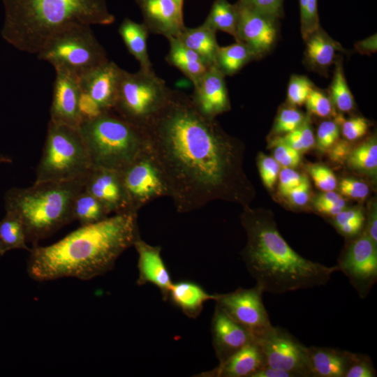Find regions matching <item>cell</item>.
I'll return each mask as SVG.
<instances>
[{"instance_id":"1","label":"cell","mask_w":377,"mask_h":377,"mask_svg":"<svg viewBox=\"0 0 377 377\" xmlns=\"http://www.w3.org/2000/svg\"><path fill=\"white\" fill-rule=\"evenodd\" d=\"M142 129L147 151L178 213L217 200L248 202L251 188L242 170V144L215 118L202 114L191 96L172 89Z\"/></svg>"},{"instance_id":"2","label":"cell","mask_w":377,"mask_h":377,"mask_svg":"<svg viewBox=\"0 0 377 377\" xmlns=\"http://www.w3.org/2000/svg\"><path fill=\"white\" fill-rule=\"evenodd\" d=\"M139 237L138 213L115 214L80 226L50 245L33 246L27 271L40 282L68 277L91 280L110 271Z\"/></svg>"},{"instance_id":"3","label":"cell","mask_w":377,"mask_h":377,"mask_svg":"<svg viewBox=\"0 0 377 377\" xmlns=\"http://www.w3.org/2000/svg\"><path fill=\"white\" fill-rule=\"evenodd\" d=\"M241 221L247 234L241 256L263 293L278 295L323 286L339 271L337 265L327 267L299 255L270 216L246 208Z\"/></svg>"},{"instance_id":"4","label":"cell","mask_w":377,"mask_h":377,"mask_svg":"<svg viewBox=\"0 0 377 377\" xmlns=\"http://www.w3.org/2000/svg\"><path fill=\"white\" fill-rule=\"evenodd\" d=\"M2 38L19 51L37 54L61 30L75 24L110 25L106 0H1Z\"/></svg>"},{"instance_id":"5","label":"cell","mask_w":377,"mask_h":377,"mask_svg":"<svg viewBox=\"0 0 377 377\" xmlns=\"http://www.w3.org/2000/svg\"><path fill=\"white\" fill-rule=\"evenodd\" d=\"M85 176L61 182H34L27 188H12L4 197L6 211L22 221L27 242L34 246L74 221L73 207L84 188Z\"/></svg>"},{"instance_id":"6","label":"cell","mask_w":377,"mask_h":377,"mask_svg":"<svg viewBox=\"0 0 377 377\" xmlns=\"http://www.w3.org/2000/svg\"><path fill=\"white\" fill-rule=\"evenodd\" d=\"M78 129L92 168L120 172L147 150L144 130L113 110L82 121Z\"/></svg>"},{"instance_id":"7","label":"cell","mask_w":377,"mask_h":377,"mask_svg":"<svg viewBox=\"0 0 377 377\" xmlns=\"http://www.w3.org/2000/svg\"><path fill=\"white\" fill-rule=\"evenodd\" d=\"M91 168L79 129L49 121L34 182L75 179L86 176Z\"/></svg>"},{"instance_id":"8","label":"cell","mask_w":377,"mask_h":377,"mask_svg":"<svg viewBox=\"0 0 377 377\" xmlns=\"http://www.w3.org/2000/svg\"><path fill=\"white\" fill-rule=\"evenodd\" d=\"M40 60L52 64L79 79L109 59L91 26L75 24L54 34L36 54Z\"/></svg>"},{"instance_id":"9","label":"cell","mask_w":377,"mask_h":377,"mask_svg":"<svg viewBox=\"0 0 377 377\" xmlns=\"http://www.w3.org/2000/svg\"><path fill=\"white\" fill-rule=\"evenodd\" d=\"M172 89L154 71L129 73L123 69L113 111L143 128L161 110Z\"/></svg>"},{"instance_id":"10","label":"cell","mask_w":377,"mask_h":377,"mask_svg":"<svg viewBox=\"0 0 377 377\" xmlns=\"http://www.w3.org/2000/svg\"><path fill=\"white\" fill-rule=\"evenodd\" d=\"M265 358L266 366L287 371L295 377H311L307 346L287 330L274 327L254 339Z\"/></svg>"},{"instance_id":"11","label":"cell","mask_w":377,"mask_h":377,"mask_svg":"<svg viewBox=\"0 0 377 377\" xmlns=\"http://www.w3.org/2000/svg\"><path fill=\"white\" fill-rule=\"evenodd\" d=\"M263 293L256 285L251 288H239L230 293L215 294L214 301L255 339L273 327L263 304Z\"/></svg>"},{"instance_id":"12","label":"cell","mask_w":377,"mask_h":377,"mask_svg":"<svg viewBox=\"0 0 377 377\" xmlns=\"http://www.w3.org/2000/svg\"><path fill=\"white\" fill-rule=\"evenodd\" d=\"M337 267L360 297L366 298L377 281V244L364 232L348 244Z\"/></svg>"},{"instance_id":"13","label":"cell","mask_w":377,"mask_h":377,"mask_svg":"<svg viewBox=\"0 0 377 377\" xmlns=\"http://www.w3.org/2000/svg\"><path fill=\"white\" fill-rule=\"evenodd\" d=\"M120 173L131 212L138 213L149 202L168 196L159 170L147 150Z\"/></svg>"},{"instance_id":"14","label":"cell","mask_w":377,"mask_h":377,"mask_svg":"<svg viewBox=\"0 0 377 377\" xmlns=\"http://www.w3.org/2000/svg\"><path fill=\"white\" fill-rule=\"evenodd\" d=\"M237 40L246 44L256 59L267 54L274 46L278 34V19L253 10L239 1Z\"/></svg>"},{"instance_id":"15","label":"cell","mask_w":377,"mask_h":377,"mask_svg":"<svg viewBox=\"0 0 377 377\" xmlns=\"http://www.w3.org/2000/svg\"><path fill=\"white\" fill-rule=\"evenodd\" d=\"M84 188L109 214L131 212L119 171L92 168L85 176Z\"/></svg>"},{"instance_id":"16","label":"cell","mask_w":377,"mask_h":377,"mask_svg":"<svg viewBox=\"0 0 377 377\" xmlns=\"http://www.w3.org/2000/svg\"><path fill=\"white\" fill-rule=\"evenodd\" d=\"M55 72L50 121L78 128L82 122L78 110L80 79L65 71Z\"/></svg>"},{"instance_id":"17","label":"cell","mask_w":377,"mask_h":377,"mask_svg":"<svg viewBox=\"0 0 377 377\" xmlns=\"http://www.w3.org/2000/svg\"><path fill=\"white\" fill-rule=\"evenodd\" d=\"M191 96L196 108L204 115L215 118L230 109L225 75L214 64L193 84Z\"/></svg>"},{"instance_id":"18","label":"cell","mask_w":377,"mask_h":377,"mask_svg":"<svg viewBox=\"0 0 377 377\" xmlns=\"http://www.w3.org/2000/svg\"><path fill=\"white\" fill-rule=\"evenodd\" d=\"M123 69L108 60L80 78V89L87 93L103 112L113 110Z\"/></svg>"},{"instance_id":"19","label":"cell","mask_w":377,"mask_h":377,"mask_svg":"<svg viewBox=\"0 0 377 377\" xmlns=\"http://www.w3.org/2000/svg\"><path fill=\"white\" fill-rule=\"evenodd\" d=\"M212 343L219 362L254 340L253 335L216 305L211 323Z\"/></svg>"},{"instance_id":"20","label":"cell","mask_w":377,"mask_h":377,"mask_svg":"<svg viewBox=\"0 0 377 377\" xmlns=\"http://www.w3.org/2000/svg\"><path fill=\"white\" fill-rule=\"evenodd\" d=\"M149 33L177 38L185 27L182 10L174 0H136Z\"/></svg>"},{"instance_id":"21","label":"cell","mask_w":377,"mask_h":377,"mask_svg":"<svg viewBox=\"0 0 377 377\" xmlns=\"http://www.w3.org/2000/svg\"><path fill=\"white\" fill-rule=\"evenodd\" d=\"M133 246L138 256L137 284H153L159 289L163 300L168 301L173 283L161 257V247L150 245L141 237L134 242Z\"/></svg>"},{"instance_id":"22","label":"cell","mask_w":377,"mask_h":377,"mask_svg":"<svg viewBox=\"0 0 377 377\" xmlns=\"http://www.w3.org/2000/svg\"><path fill=\"white\" fill-rule=\"evenodd\" d=\"M266 366L263 353L253 340L212 370L198 375L202 377H252Z\"/></svg>"},{"instance_id":"23","label":"cell","mask_w":377,"mask_h":377,"mask_svg":"<svg viewBox=\"0 0 377 377\" xmlns=\"http://www.w3.org/2000/svg\"><path fill=\"white\" fill-rule=\"evenodd\" d=\"M311 377H344L355 353L341 349L310 346L307 348Z\"/></svg>"},{"instance_id":"24","label":"cell","mask_w":377,"mask_h":377,"mask_svg":"<svg viewBox=\"0 0 377 377\" xmlns=\"http://www.w3.org/2000/svg\"><path fill=\"white\" fill-rule=\"evenodd\" d=\"M304 60L312 71L325 73L335 62L336 52L343 51L342 46L332 39L321 27L305 40Z\"/></svg>"},{"instance_id":"25","label":"cell","mask_w":377,"mask_h":377,"mask_svg":"<svg viewBox=\"0 0 377 377\" xmlns=\"http://www.w3.org/2000/svg\"><path fill=\"white\" fill-rule=\"evenodd\" d=\"M168 40L170 49L165 61L179 69L193 84H195L212 65L177 38L171 37Z\"/></svg>"},{"instance_id":"26","label":"cell","mask_w":377,"mask_h":377,"mask_svg":"<svg viewBox=\"0 0 377 377\" xmlns=\"http://www.w3.org/2000/svg\"><path fill=\"white\" fill-rule=\"evenodd\" d=\"M169 299L188 318H195L201 313L205 302L214 300L215 294H209L193 282L183 281L172 283Z\"/></svg>"},{"instance_id":"27","label":"cell","mask_w":377,"mask_h":377,"mask_svg":"<svg viewBox=\"0 0 377 377\" xmlns=\"http://www.w3.org/2000/svg\"><path fill=\"white\" fill-rule=\"evenodd\" d=\"M118 31L129 53L138 61L140 69L153 71L147 51V40L149 32L147 27L143 23L125 18Z\"/></svg>"},{"instance_id":"28","label":"cell","mask_w":377,"mask_h":377,"mask_svg":"<svg viewBox=\"0 0 377 377\" xmlns=\"http://www.w3.org/2000/svg\"><path fill=\"white\" fill-rule=\"evenodd\" d=\"M216 33V31L203 22L195 28L185 27L177 38L202 57L209 64L214 65L219 47Z\"/></svg>"},{"instance_id":"29","label":"cell","mask_w":377,"mask_h":377,"mask_svg":"<svg viewBox=\"0 0 377 377\" xmlns=\"http://www.w3.org/2000/svg\"><path fill=\"white\" fill-rule=\"evenodd\" d=\"M256 59L251 50L242 42L220 47L214 65L226 75H232L249 61Z\"/></svg>"},{"instance_id":"30","label":"cell","mask_w":377,"mask_h":377,"mask_svg":"<svg viewBox=\"0 0 377 377\" xmlns=\"http://www.w3.org/2000/svg\"><path fill=\"white\" fill-rule=\"evenodd\" d=\"M238 12L236 3L215 0L204 23L214 31H224L237 40Z\"/></svg>"},{"instance_id":"31","label":"cell","mask_w":377,"mask_h":377,"mask_svg":"<svg viewBox=\"0 0 377 377\" xmlns=\"http://www.w3.org/2000/svg\"><path fill=\"white\" fill-rule=\"evenodd\" d=\"M74 220L80 226L93 224L107 218L109 213L104 206L84 188L77 195L73 207Z\"/></svg>"},{"instance_id":"32","label":"cell","mask_w":377,"mask_h":377,"mask_svg":"<svg viewBox=\"0 0 377 377\" xmlns=\"http://www.w3.org/2000/svg\"><path fill=\"white\" fill-rule=\"evenodd\" d=\"M0 242L5 253L13 249L30 251L22 221L8 211L0 221Z\"/></svg>"},{"instance_id":"33","label":"cell","mask_w":377,"mask_h":377,"mask_svg":"<svg viewBox=\"0 0 377 377\" xmlns=\"http://www.w3.org/2000/svg\"><path fill=\"white\" fill-rule=\"evenodd\" d=\"M333 78L330 87V98L333 105L341 112L351 111L355 105L353 96L346 80L342 60L335 62Z\"/></svg>"},{"instance_id":"34","label":"cell","mask_w":377,"mask_h":377,"mask_svg":"<svg viewBox=\"0 0 377 377\" xmlns=\"http://www.w3.org/2000/svg\"><path fill=\"white\" fill-rule=\"evenodd\" d=\"M347 161L349 166L357 170L374 174L377 169V142L374 138L350 151Z\"/></svg>"},{"instance_id":"35","label":"cell","mask_w":377,"mask_h":377,"mask_svg":"<svg viewBox=\"0 0 377 377\" xmlns=\"http://www.w3.org/2000/svg\"><path fill=\"white\" fill-rule=\"evenodd\" d=\"M334 223L339 232L346 237H355L362 230L364 216L359 208L346 209L334 216Z\"/></svg>"},{"instance_id":"36","label":"cell","mask_w":377,"mask_h":377,"mask_svg":"<svg viewBox=\"0 0 377 377\" xmlns=\"http://www.w3.org/2000/svg\"><path fill=\"white\" fill-rule=\"evenodd\" d=\"M279 138L298 151L308 150L315 144L313 133L307 118L300 127Z\"/></svg>"},{"instance_id":"37","label":"cell","mask_w":377,"mask_h":377,"mask_svg":"<svg viewBox=\"0 0 377 377\" xmlns=\"http://www.w3.org/2000/svg\"><path fill=\"white\" fill-rule=\"evenodd\" d=\"M300 26L302 38L305 40L310 34L320 28L317 0H299Z\"/></svg>"},{"instance_id":"38","label":"cell","mask_w":377,"mask_h":377,"mask_svg":"<svg viewBox=\"0 0 377 377\" xmlns=\"http://www.w3.org/2000/svg\"><path fill=\"white\" fill-rule=\"evenodd\" d=\"M306 119L304 114L294 107L281 109L273 126L275 134H286L300 127Z\"/></svg>"},{"instance_id":"39","label":"cell","mask_w":377,"mask_h":377,"mask_svg":"<svg viewBox=\"0 0 377 377\" xmlns=\"http://www.w3.org/2000/svg\"><path fill=\"white\" fill-rule=\"evenodd\" d=\"M314 87L313 84L306 77L297 75H292L287 91L288 103L293 106L304 104L310 91Z\"/></svg>"},{"instance_id":"40","label":"cell","mask_w":377,"mask_h":377,"mask_svg":"<svg viewBox=\"0 0 377 377\" xmlns=\"http://www.w3.org/2000/svg\"><path fill=\"white\" fill-rule=\"evenodd\" d=\"M309 112L320 117H327L334 113V105L324 92L314 87L309 93L306 101Z\"/></svg>"},{"instance_id":"41","label":"cell","mask_w":377,"mask_h":377,"mask_svg":"<svg viewBox=\"0 0 377 377\" xmlns=\"http://www.w3.org/2000/svg\"><path fill=\"white\" fill-rule=\"evenodd\" d=\"M272 145L274 146V158L280 165L286 168H295L300 162V151L283 142L278 137L273 140Z\"/></svg>"},{"instance_id":"42","label":"cell","mask_w":377,"mask_h":377,"mask_svg":"<svg viewBox=\"0 0 377 377\" xmlns=\"http://www.w3.org/2000/svg\"><path fill=\"white\" fill-rule=\"evenodd\" d=\"M339 127L337 121H324L318 126L316 133L317 147L322 151L329 149L338 140Z\"/></svg>"},{"instance_id":"43","label":"cell","mask_w":377,"mask_h":377,"mask_svg":"<svg viewBox=\"0 0 377 377\" xmlns=\"http://www.w3.org/2000/svg\"><path fill=\"white\" fill-rule=\"evenodd\" d=\"M316 186L323 191H334L337 187V179L333 172L322 165H312L308 168Z\"/></svg>"},{"instance_id":"44","label":"cell","mask_w":377,"mask_h":377,"mask_svg":"<svg viewBox=\"0 0 377 377\" xmlns=\"http://www.w3.org/2000/svg\"><path fill=\"white\" fill-rule=\"evenodd\" d=\"M258 165L263 184L267 188H272L279 174L281 165L274 158L264 154L259 156Z\"/></svg>"},{"instance_id":"45","label":"cell","mask_w":377,"mask_h":377,"mask_svg":"<svg viewBox=\"0 0 377 377\" xmlns=\"http://www.w3.org/2000/svg\"><path fill=\"white\" fill-rule=\"evenodd\" d=\"M376 371L369 356L356 353L344 377H376Z\"/></svg>"},{"instance_id":"46","label":"cell","mask_w":377,"mask_h":377,"mask_svg":"<svg viewBox=\"0 0 377 377\" xmlns=\"http://www.w3.org/2000/svg\"><path fill=\"white\" fill-rule=\"evenodd\" d=\"M238 1L253 10L278 20L283 15V0H239Z\"/></svg>"},{"instance_id":"47","label":"cell","mask_w":377,"mask_h":377,"mask_svg":"<svg viewBox=\"0 0 377 377\" xmlns=\"http://www.w3.org/2000/svg\"><path fill=\"white\" fill-rule=\"evenodd\" d=\"M342 121V134L346 140L350 141L362 138L367 133L369 128L368 121L364 117H353Z\"/></svg>"},{"instance_id":"48","label":"cell","mask_w":377,"mask_h":377,"mask_svg":"<svg viewBox=\"0 0 377 377\" xmlns=\"http://www.w3.org/2000/svg\"><path fill=\"white\" fill-rule=\"evenodd\" d=\"M340 193L353 199L363 200L369 195V188L364 182L351 178L343 179L339 184Z\"/></svg>"},{"instance_id":"49","label":"cell","mask_w":377,"mask_h":377,"mask_svg":"<svg viewBox=\"0 0 377 377\" xmlns=\"http://www.w3.org/2000/svg\"><path fill=\"white\" fill-rule=\"evenodd\" d=\"M279 191L286 196L293 188L307 179L305 175H300L291 168L283 167L279 172Z\"/></svg>"},{"instance_id":"50","label":"cell","mask_w":377,"mask_h":377,"mask_svg":"<svg viewBox=\"0 0 377 377\" xmlns=\"http://www.w3.org/2000/svg\"><path fill=\"white\" fill-rule=\"evenodd\" d=\"M78 110L82 121L94 119L103 112L89 95L81 89L78 101Z\"/></svg>"},{"instance_id":"51","label":"cell","mask_w":377,"mask_h":377,"mask_svg":"<svg viewBox=\"0 0 377 377\" xmlns=\"http://www.w3.org/2000/svg\"><path fill=\"white\" fill-rule=\"evenodd\" d=\"M310 185L308 179L292 188L286 195L290 202L297 206L304 205L309 199Z\"/></svg>"},{"instance_id":"52","label":"cell","mask_w":377,"mask_h":377,"mask_svg":"<svg viewBox=\"0 0 377 377\" xmlns=\"http://www.w3.org/2000/svg\"><path fill=\"white\" fill-rule=\"evenodd\" d=\"M376 34L372 35L355 44V47L362 54H370L377 50Z\"/></svg>"},{"instance_id":"53","label":"cell","mask_w":377,"mask_h":377,"mask_svg":"<svg viewBox=\"0 0 377 377\" xmlns=\"http://www.w3.org/2000/svg\"><path fill=\"white\" fill-rule=\"evenodd\" d=\"M317 211L326 215L334 216L346 209V204L333 202H313Z\"/></svg>"},{"instance_id":"54","label":"cell","mask_w":377,"mask_h":377,"mask_svg":"<svg viewBox=\"0 0 377 377\" xmlns=\"http://www.w3.org/2000/svg\"><path fill=\"white\" fill-rule=\"evenodd\" d=\"M330 148V156L334 161L347 158L350 151L348 145L343 141L336 142Z\"/></svg>"},{"instance_id":"55","label":"cell","mask_w":377,"mask_h":377,"mask_svg":"<svg viewBox=\"0 0 377 377\" xmlns=\"http://www.w3.org/2000/svg\"><path fill=\"white\" fill-rule=\"evenodd\" d=\"M252 377H295V376L285 370L265 366L256 372Z\"/></svg>"},{"instance_id":"56","label":"cell","mask_w":377,"mask_h":377,"mask_svg":"<svg viewBox=\"0 0 377 377\" xmlns=\"http://www.w3.org/2000/svg\"><path fill=\"white\" fill-rule=\"evenodd\" d=\"M313 202H333L346 204V201L343 197L333 191H324V193L318 195L314 199Z\"/></svg>"},{"instance_id":"57","label":"cell","mask_w":377,"mask_h":377,"mask_svg":"<svg viewBox=\"0 0 377 377\" xmlns=\"http://www.w3.org/2000/svg\"><path fill=\"white\" fill-rule=\"evenodd\" d=\"M364 232L377 244V214L376 209L371 212L367 229Z\"/></svg>"},{"instance_id":"58","label":"cell","mask_w":377,"mask_h":377,"mask_svg":"<svg viewBox=\"0 0 377 377\" xmlns=\"http://www.w3.org/2000/svg\"><path fill=\"white\" fill-rule=\"evenodd\" d=\"M12 160L6 156L0 154V164L11 162Z\"/></svg>"},{"instance_id":"59","label":"cell","mask_w":377,"mask_h":377,"mask_svg":"<svg viewBox=\"0 0 377 377\" xmlns=\"http://www.w3.org/2000/svg\"><path fill=\"white\" fill-rule=\"evenodd\" d=\"M175 3L177 4V6L183 10L184 6V0H174Z\"/></svg>"},{"instance_id":"60","label":"cell","mask_w":377,"mask_h":377,"mask_svg":"<svg viewBox=\"0 0 377 377\" xmlns=\"http://www.w3.org/2000/svg\"><path fill=\"white\" fill-rule=\"evenodd\" d=\"M5 251H3V249L1 246V242H0V257L3 256L5 254Z\"/></svg>"}]
</instances>
